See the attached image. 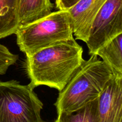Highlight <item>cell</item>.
<instances>
[{"label":"cell","instance_id":"cell-12","mask_svg":"<svg viewBox=\"0 0 122 122\" xmlns=\"http://www.w3.org/2000/svg\"><path fill=\"white\" fill-rule=\"evenodd\" d=\"M18 59L19 55L11 53L5 46L0 44V75H5Z\"/></svg>","mask_w":122,"mask_h":122},{"label":"cell","instance_id":"cell-9","mask_svg":"<svg viewBox=\"0 0 122 122\" xmlns=\"http://www.w3.org/2000/svg\"><path fill=\"white\" fill-rule=\"evenodd\" d=\"M19 1L0 0V39L15 34L20 27Z\"/></svg>","mask_w":122,"mask_h":122},{"label":"cell","instance_id":"cell-6","mask_svg":"<svg viewBox=\"0 0 122 122\" xmlns=\"http://www.w3.org/2000/svg\"><path fill=\"white\" fill-rule=\"evenodd\" d=\"M100 122H122V77L113 75L98 98Z\"/></svg>","mask_w":122,"mask_h":122},{"label":"cell","instance_id":"cell-2","mask_svg":"<svg viewBox=\"0 0 122 122\" xmlns=\"http://www.w3.org/2000/svg\"><path fill=\"white\" fill-rule=\"evenodd\" d=\"M113 76L112 70L96 54L91 55L59 92L54 104L57 114L75 112L98 98Z\"/></svg>","mask_w":122,"mask_h":122},{"label":"cell","instance_id":"cell-3","mask_svg":"<svg viewBox=\"0 0 122 122\" xmlns=\"http://www.w3.org/2000/svg\"><path fill=\"white\" fill-rule=\"evenodd\" d=\"M15 34L17 44L26 57L74 38L67 10L51 12L36 21L20 26Z\"/></svg>","mask_w":122,"mask_h":122},{"label":"cell","instance_id":"cell-10","mask_svg":"<svg viewBox=\"0 0 122 122\" xmlns=\"http://www.w3.org/2000/svg\"><path fill=\"white\" fill-rule=\"evenodd\" d=\"M122 33L101 46L95 52L112 70L113 75L122 77Z\"/></svg>","mask_w":122,"mask_h":122},{"label":"cell","instance_id":"cell-5","mask_svg":"<svg viewBox=\"0 0 122 122\" xmlns=\"http://www.w3.org/2000/svg\"><path fill=\"white\" fill-rule=\"evenodd\" d=\"M122 33V0H107L94 18L86 44L89 54Z\"/></svg>","mask_w":122,"mask_h":122},{"label":"cell","instance_id":"cell-4","mask_svg":"<svg viewBox=\"0 0 122 122\" xmlns=\"http://www.w3.org/2000/svg\"><path fill=\"white\" fill-rule=\"evenodd\" d=\"M29 85L0 81V122H46L41 117L42 102Z\"/></svg>","mask_w":122,"mask_h":122},{"label":"cell","instance_id":"cell-11","mask_svg":"<svg viewBox=\"0 0 122 122\" xmlns=\"http://www.w3.org/2000/svg\"><path fill=\"white\" fill-rule=\"evenodd\" d=\"M57 115L54 122H100L98 99L89 102L76 112L61 113Z\"/></svg>","mask_w":122,"mask_h":122},{"label":"cell","instance_id":"cell-13","mask_svg":"<svg viewBox=\"0 0 122 122\" xmlns=\"http://www.w3.org/2000/svg\"><path fill=\"white\" fill-rule=\"evenodd\" d=\"M79 0H56V7L58 10H68Z\"/></svg>","mask_w":122,"mask_h":122},{"label":"cell","instance_id":"cell-7","mask_svg":"<svg viewBox=\"0 0 122 122\" xmlns=\"http://www.w3.org/2000/svg\"><path fill=\"white\" fill-rule=\"evenodd\" d=\"M107 0H79L67 11L75 39L86 43L94 18Z\"/></svg>","mask_w":122,"mask_h":122},{"label":"cell","instance_id":"cell-1","mask_svg":"<svg viewBox=\"0 0 122 122\" xmlns=\"http://www.w3.org/2000/svg\"><path fill=\"white\" fill-rule=\"evenodd\" d=\"M82 46L73 38L26 57L25 68L35 89L46 86L63 90L85 60Z\"/></svg>","mask_w":122,"mask_h":122},{"label":"cell","instance_id":"cell-8","mask_svg":"<svg viewBox=\"0 0 122 122\" xmlns=\"http://www.w3.org/2000/svg\"><path fill=\"white\" fill-rule=\"evenodd\" d=\"M54 5L50 0H20V26L27 25L46 16L52 12Z\"/></svg>","mask_w":122,"mask_h":122}]
</instances>
